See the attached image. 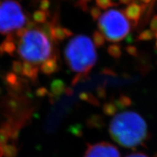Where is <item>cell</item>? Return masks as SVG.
<instances>
[{
  "mask_svg": "<svg viewBox=\"0 0 157 157\" xmlns=\"http://www.w3.org/2000/svg\"><path fill=\"white\" fill-rule=\"evenodd\" d=\"M52 37L47 30L38 26L29 27L20 32L17 55L29 72L39 66L47 74L58 69V63L53 56Z\"/></svg>",
  "mask_w": 157,
  "mask_h": 157,
  "instance_id": "cell-1",
  "label": "cell"
},
{
  "mask_svg": "<svg viewBox=\"0 0 157 157\" xmlns=\"http://www.w3.org/2000/svg\"><path fill=\"white\" fill-rule=\"evenodd\" d=\"M109 132L119 146L134 148L148 137V127L144 119L135 111H128L115 115L110 123Z\"/></svg>",
  "mask_w": 157,
  "mask_h": 157,
  "instance_id": "cell-2",
  "label": "cell"
},
{
  "mask_svg": "<svg viewBox=\"0 0 157 157\" xmlns=\"http://www.w3.org/2000/svg\"><path fill=\"white\" fill-rule=\"evenodd\" d=\"M64 56L68 67L76 74L72 84L86 79L98 61V54L93 41L89 36L79 34L68 42Z\"/></svg>",
  "mask_w": 157,
  "mask_h": 157,
  "instance_id": "cell-3",
  "label": "cell"
},
{
  "mask_svg": "<svg viewBox=\"0 0 157 157\" xmlns=\"http://www.w3.org/2000/svg\"><path fill=\"white\" fill-rule=\"evenodd\" d=\"M98 26L105 40L119 42L126 38L130 31V23L119 10L111 9L103 13L98 19Z\"/></svg>",
  "mask_w": 157,
  "mask_h": 157,
  "instance_id": "cell-4",
  "label": "cell"
},
{
  "mask_svg": "<svg viewBox=\"0 0 157 157\" xmlns=\"http://www.w3.org/2000/svg\"><path fill=\"white\" fill-rule=\"evenodd\" d=\"M26 23V17L18 2L14 0L0 2V34H7L21 30Z\"/></svg>",
  "mask_w": 157,
  "mask_h": 157,
  "instance_id": "cell-5",
  "label": "cell"
},
{
  "mask_svg": "<svg viewBox=\"0 0 157 157\" xmlns=\"http://www.w3.org/2000/svg\"><path fill=\"white\" fill-rule=\"evenodd\" d=\"M84 157H121L117 147L108 142L88 145Z\"/></svg>",
  "mask_w": 157,
  "mask_h": 157,
  "instance_id": "cell-6",
  "label": "cell"
},
{
  "mask_svg": "<svg viewBox=\"0 0 157 157\" xmlns=\"http://www.w3.org/2000/svg\"><path fill=\"white\" fill-rule=\"evenodd\" d=\"M145 5H140L137 2H133L124 9L122 13L127 19L129 21L132 27H136L138 24L139 20L141 15L145 10Z\"/></svg>",
  "mask_w": 157,
  "mask_h": 157,
  "instance_id": "cell-7",
  "label": "cell"
},
{
  "mask_svg": "<svg viewBox=\"0 0 157 157\" xmlns=\"http://www.w3.org/2000/svg\"><path fill=\"white\" fill-rule=\"evenodd\" d=\"M113 101L117 106L118 111H123L130 106L132 103L131 98L124 94H120L119 97L113 100Z\"/></svg>",
  "mask_w": 157,
  "mask_h": 157,
  "instance_id": "cell-8",
  "label": "cell"
},
{
  "mask_svg": "<svg viewBox=\"0 0 157 157\" xmlns=\"http://www.w3.org/2000/svg\"><path fill=\"white\" fill-rule=\"evenodd\" d=\"M87 125L90 128L101 129L105 125V121H104V119L102 117V116L98 114H93L87 119Z\"/></svg>",
  "mask_w": 157,
  "mask_h": 157,
  "instance_id": "cell-9",
  "label": "cell"
},
{
  "mask_svg": "<svg viewBox=\"0 0 157 157\" xmlns=\"http://www.w3.org/2000/svg\"><path fill=\"white\" fill-rule=\"evenodd\" d=\"M79 98L82 101H86L95 107H99L101 105V103H100L99 99L96 97L95 95H93L92 93H82L79 95Z\"/></svg>",
  "mask_w": 157,
  "mask_h": 157,
  "instance_id": "cell-10",
  "label": "cell"
},
{
  "mask_svg": "<svg viewBox=\"0 0 157 157\" xmlns=\"http://www.w3.org/2000/svg\"><path fill=\"white\" fill-rule=\"evenodd\" d=\"M107 52L108 54L111 58L116 59V60L119 59L122 56V50H121V46L119 44H116V43H113V44L109 45L108 47Z\"/></svg>",
  "mask_w": 157,
  "mask_h": 157,
  "instance_id": "cell-11",
  "label": "cell"
},
{
  "mask_svg": "<svg viewBox=\"0 0 157 157\" xmlns=\"http://www.w3.org/2000/svg\"><path fill=\"white\" fill-rule=\"evenodd\" d=\"M102 111L103 113L106 117H113L115 116L116 113H117L118 109L116 105L113 103V101H109L103 104L102 107Z\"/></svg>",
  "mask_w": 157,
  "mask_h": 157,
  "instance_id": "cell-12",
  "label": "cell"
},
{
  "mask_svg": "<svg viewBox=\"0 0 157 157\" xmlns=\"http://www.w3.org/2000/svg\"><path fill=\"white\" fill-rule=\"evenodd\" d=\"M93 44L95 47L98 48H101L103 47L105 44V39L103 34L100 31L95 30L94 31L93 34Z\"/></svg>",
  "mask_w": 157,
  "mask_h": 157,
  "instance_id": "cell-13",
  "label": "cell"
},
{
  "mask_svg": "<svg viewBox=\"0 0 157 157\" xmlns=\"http://www.w3.org/2000/svg\"><path fill=\"white\" fill-rule=\"evenodd\" d=\"M96 6L103 10H107L109 8L118 6L119 4L113 2L112 0H95Z\"/></svg>",
  "mask_w": 157,
  "mask_h": 157,
  "instance_id": "cell-14",
  "label": "cell"
},
{
  "mask_svg": "<svg viewBox=\"0 0 157 157\" xmlns=\"http://www.w3.org/2000/svg\"><path fill=\"white\" fill-rule=\"evenodd\" d=\"M154 38V32H153L151 29H146L139 34L137 36V40L140 41V42H147V41L152 40Z\"/></svg>",
  "mask_w": 157,
  "mask_h": 157,
  "instance_id": "cell-15",
  "label": "cell"
},
{
  "mask_svg": "<svg viewBox=\"0 0 157 157\" xmlns=\"http://www.w3.org/2000/svg\"><path fill=\"white\" fill-rule=\"evenodd\" d=\"M96 96L98 99L105 100L107 97V91H106V83L104 82L103 84H99L95 90Z\"/></svg>",
  "mask_w": 157,
  "mask_h": 157,
  "instance_id": "cell-16",
  "label": "cell"
},
{
  "mask_svg": "<svg viewBox=\"0 0 157 157\" xmlns=\"http://www.w3.org/2000/svg\"><path fill=\"white\" fill-rule=\"evenodd\" d=\"M90 14L94 21H98V19L100 18V17L102 15L101 10L97 7V6H93L90 10Z\"/></svg>",
  "mask_w": 157,
  "mask_h": 157,
  "instance_id": "cell-17",
  "label": "cell"
},
{
  "mask_svg": "<svg viewBox=\"0 0 157 157\" xmlns=\"http://www.w3.org/2000/svg\"><path fill=\"white\" fill-rule=\"evenodd\" d=\"M125 50L128 53L129 56L132 57H137L139 56V52L138 49L137 48V47L134 46V45H127V47H125Z\"/></svg>",
  "mask_w": 157,
  "mask_h": 157,
  "instance_id": "cell-18",
  "label": "cell"
},
{
  "mask_svg": "<svg viewBox=\"0 0 157 157\" xmlns=\"http://www.w3.org/2000/svg\"><path fill=\"white\" fill-rule=\"evenodd\" d=\"M150 29L153 32L157 31V15H155L151 21L150 23Z\"/></svg>",
  "mask_w": 157,
  "mask_h": 157,
  "instance_id": "cell-19",
  "label": "cell"
},
{
  "mask_svg": "<svg viewBox=\"0 0 157 157\" xmlns=\"http://www.w3.org/2000/svg\"><path fill=\"white\" fill-rule=\"evenodd\" d=\"M126 157H148L146 154H143V153L140 152H137V153H132V154H130L127 155Z\"/></svg>",
  "mask_w": 157,
  "mask_h": 157,
  "instance_id": "cell-20",
  "label": "cell"
},
{
  "mask_svg": "<svg viewBox=\"0 0 157 157\" xmlns=\"http://www.w3.org/2000/svg\"><path fill=\"white\" fill-rule=\"evenodd\" d=\"M103 73L105 74H108V75L111 76H115L116 74L114 71H113L112 70L110 69V68H105V69L103 70Z\"/></svg>",
  "mask_w": 157,
  "mask_h": 157,
  "instance_id": "cell-21",
  "label": "cell"
},
{
  "mask_svg": "<svg viewBox=\"0 0 157 157\" xmlns=\"http://www.w3.org/2000/svg\"><path fill=\"white\" fill-rule=\"evenodd\" d=\"M126 42L128 43V44H130V43H132V42H134V39H133V37H132V36L131 34H128L127 35V36H126Z\"/></svg>",
  "mask_w": 157,
  "mask_h": 157,
  "instance_id": "cell-22",
  "label": "cell"
},
{
  "mask_svg": "<svg viewBox=\"0 0 157 157\" xmlns=\"http://www.w3.org/2000/svg\"><path fill=\"white\" fill-rule=\"evenodd\" d=\"M119 3H120V4H122V5H128L130 3L133 2H134L135 0H119Z\"/></svg>",
  "mask_w": 157,
  "mask_h": 157,
  "instance_id": "cell-23",
  "label": "cell"
},
{
  "mask_svg": "<svg viewBox=\"0 0 157 157\" xmlns=\"http://www.w3.org/2000/svg\"><path fill=\"white\" fill-rule=\"evenodd\" d=\"M139 1L141 3L143 4V5H148V4H150L151 2H152V0H139Z\"/></svg>",
  "mask_w": 157,
  "mask_h": 157,
  "instance_id": "cell-24",
  "label": "cell"
},
{
  "mask_svg": "<svg viewBox=\"0 0 157 157\" xmlns=\"http://www.w3.org/2000/svg\"><path fill=\"white\" fill-rule=\"evenodd\" d=\"M81 1H82L84 3H87V2H91L92 0H81Z\"/></svg>",
  "mask_w": 157,
  "mask_h": 157,
  "instance_id": "cell-25",
  "label": "cell"
},
{
  "mask_svg": "<svg viewBox=\"0 0 157 157\" xmlns=\"http://www.w3.org/2000/svg\"><path fill=\"white\" fill-rule=\"evenodd\" d=\"M154 37L157 39V31H155V32H154Z\"/></svg>",
  "mask_w": 157,
  "mask_h": 157,
  "instance_id": "cell-26",
  "label": "cell"
},
{
  "mask_svg": "<svg viewBox=\"0 0 157 157\" xmlns=\"http://www.w3.org/2000/svg\"><path fill=\"white\" fill-rule=\"evenodd\" d=\"M155 48L157 49V40L156 41V43H155Z\"/></svg>",
  "mask_w": 157,
  "mask_h": 157,
  "instance_id": "cell-27",
  "label": "cell"
},
{
  "mask_svg": "<svg viewBox=\"0 0 157 157\" xmlns=\"http://www.w3.org/2000/svg\"><path fill=\"white\" fill-rule=\"evenodd\" d=\"M154 157H157V152L156 153V154H155V155L154 156Z\"/></svg>",
  "mask_w": 157,
  "mask_h": 157,
  "instance_id": "cell-28",
  "label": "cell"
},
{
  "mask_svg": "<svg viewBox=\"0 0 157 157\" xmlns=\"http://www.w3.org/2000/svg\"><path fill=\"white\" fill-rule=\"evenodd\" d=\"M0 152H1V151H0Z\"/></svg>",
  "mask_w": 157,
  "mask_h": 157,
  "instance_id": "cell-29",
  "label": "cell"
}]
</instances>
